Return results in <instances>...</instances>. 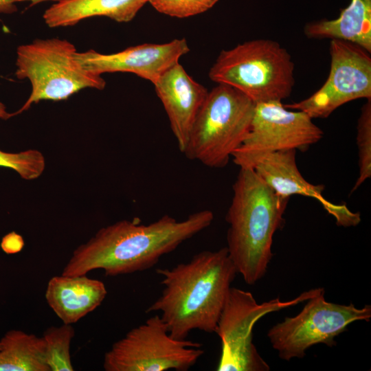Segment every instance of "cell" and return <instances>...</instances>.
Masks as SVG:
<instances>
[{
  "label": "cell",
  "mask_w": 371,
  "mask_h": 371,
  "mask_svg": "<svg viewBox=\"0 0 371 371\" xmlns=\"http://www.w3.org/2000/svg\"><path fill=\"white\" fill-rule=\"evenodd\" d=\"M213 220V212L203 210L181 221L168 214L149 224L136 219L119 221L100 229L78 246L61 274L82 276L102 269L105 276H116L148 269Z\"/></svg>",
  "instance_id": "6da1fadb"
},
{
  "label": "cell",
  "mask_w": 371,
  "mask_h": 371,
  "mask_svg": "<svg viewBox=\"0 0 371 371\" xmlns=\"http://www.w3.org/2000/svg\"><path fill=\"white\" fill-rule=\"evenodd\" d=\"M164 289L146 312H159L169 333L186 339L193 330L215 333L236 268L227 247L203 251L187 262L158 269Z\"/></svg>",
  "instance_id": "7a4b0ae2"
},
{
  "label": "cell",
  "mask_w": 371,
  "mask_h": 371,
  "mask_svg": "<svg viewBox=\"0 0 371 371\" xmlns=\"http://www.w3.org/2000/svg\"><path fill=\"white\" fill-rule=\"evenodd\" d=\"M289 198L277 194L251 168H240L226 214V247L237 272L250 285L266 273L275 232L284 225Z\"/></svg>",
  "instance_id": "3957f363"
},
{
  "label": "cell",
  "mask_w": 371,
  "mask_h": 371,
  "mask_svg": "<svg viewBox=\"0 0 371 371\" xmlns=\"http://www.w3.org/2000/svg\"><path fill=\"white\" fill-rule=\"evenodd\" d=\"M210 80L231 86L256 104L282 101L294 86V64L287 50L269 39L245 41L223 50L211 67Z\"/></svg>",
  "instance_id": "277c9868"
},
{
  "label": "cell",
  "mask_w": 371,
  "mask_h": 371,
  "mask_svg": "<svg viewBox=\"0 0 371 371\" xmlns=\"http://www.w3.org/2000/svg\"><path fill=\"white\" fill-rule=\"evenodd\" d=\"M255 106L235 88L217 84L208 91L182 153L207 167L226 166L249 131Z\"/></svg>",
  "instance_id": "5b68a950"
},
{
  "label": "cell",
  "mask_w": 371,
  "mask_h": 371,
  "mask_svg": "<svg viewBox=\"0 0 371 371\" xmlns=\"http://www.w3.org/2000/svg\"><path fill=\"white\" fill-rule=\"evenodd\" d=\"M76 52L71 43L58 38L36 39L19 46L15 75L19 80H29L32 92L14 115L41 100H65L85 88L103 89V78L84 69L75 58Z\"/></svg>",
  "instance_id": "8992f818"
},
{
  "label": "cell",
  "mask_w": 371,
  "mask_h": 371,
  "mask_svg": "<svg viewBox=\"0 0 371 371\" xmlns=\"http://www.w3.org/2000/svg\"><path fill=\"white\" fill-rule=\"evenodd\" d=\"M324 288L304 291L296 297L282 301L279 297L259 304L251 293L230 287L215 333L221 343L218 371H269L253 343V328L263 316L306 302Z\"/></svg>",
  "instance_id": "52a82bcc"
},
{
  "label": "cell",
  "mask_w": 371,
  "mask_h": 371,
  "mask_svg": "<svg viewBox=\"0 0 371 371\" xmlns=\"http://www.w3.org/2000/svg\"><path fill=\"white\" fill-rule=\"evenodd\" d=\"M201 344L171 337L160 315L148 318L104 354L106 371H186L203 355Z\"/></svg>",
  "instance_id": "ba28073f"
},
{
  "label": "cell",
  "mask_w": 371,
  "mask_h": 371,
  "mask_svg": "<svg viewBox=\"0 0 371 371\" xmlns=\"http://www.w3.org/2000/svg\"><path fill=\"white\" fill-rule=\"evenodd\" d=\"M324 293L323 289L307 300L297 315L285 317L268 330L267 337L281 359L303 358L306 351L317 344L335 346V338L350 324L370 319V305L357 308L352 303L344 305L328 302Z\"/></svg>",
  "instance_id": "9c48e42d"
},
{
  "label": "cell",
  "mask_w": 371,
  "mask_h": 371,
  "mask_svg": "<svg viewBox=\"0 0 371 371\" xmlns=\"http://www.w3.org/2000/svg\"><path fill=\"white\" fill-rule=\"evenodd\" d=\"M330 68L324 85L306 99L284 104L313 118H326L343 104L371 98L370 52L353 43L331 39Z\"/></svg>",
  "instance_id": "30bf717a"
},
{
  "label": "cell",
  "mask_w": 371,
  "mask_h": 371,
  "mask_svg": "<svg viewBox=\"0 0 371 371\" xmlns=\"http://www.w3.org/2000/svg\"><path fill=\"white\" fill-rule=\"evenodd\" d=\"M323 135L322 130L303 111L289 110L281 101L258 103L249 131L232 159L236 164L261 153L287 150L304 152Z\"/></svg>",
  "instance_id": "8fae6325"
},
{
  "label": "cell",
  "mask_w": 371,
  "mask_h": 371,
  "mask_svg": "<svg viewBox=\"0 0 371 371\" xmlns=\"http://www.w3.org/2000/svg\"><path fill=\"white\" fill-rule=\"evenodd\" d=\"M296 150H287L253 155L236 164L239 168H251L278 195L290 198L298 194L318 201L334 216L336 223L344 227L355 226L361 221L359 213L352 212L346 204H335L322 194L324 185L306 181L296 164Z\"/></svg>",
  "instance_id": "7c38bea8"
},
{
  "label": "cell",
  "mask_w": 371,
  "mask_h": 371,
  "mask_svg": "<svg viewBox=\"0 0 371 371\" xmlns=\"http://www.w3.org/2000/svg\"><path fill=\"white\" fill-rule=\"evenodd\" d=\"M189 51L186 40L180 38L162 44H141L109 54L92 49L77 52L75 58L84 69L97 75L129 72L154 84Z\"/></svg>",
  "instance_id": "4fadbf2b"
},
{
  "label": "cell",
  "mask_w": 371,
  "mask_h": 371,
  "mask_svg": "<svg viewBox=\"0 0 371 371\" xmlns=\"http://www.w3.org/2000/svg\"><path fill=\"white\" fill-rule=\"evenodd\" d=\"M153 85L182 153L209 91L190 76L179 63L166 70Z\"/></svg>",
  "instance_id": "5bb4252c"
},
{
  "label": "cell",
  "mask_w": 371,
  "mask_h": 371,
  "mask_svg": "<svg viewBox=\"0 0 371 371\" xmlns=\"http://www.w3.org/2000/svg\"><path fill=\"white\" fill-rule=\"evenodd\" d=\"M106 294L104 282L99 280L87 275L60 274L49 280L45 297L63 324H74L96 309Z\"/></svg>",
  "instance_id": "9a60e30c"
},
{
  "label": "cell",
  "mask_w": 371,
  "mask_h": 371,
  "mask_svg": "<svg viewBox=\"0 0 371 371\" xmlns=\"http://www.w3.org/2000/svg\"><path fill=\"white\" fill-rule=\"evenodd\" d=\"M148 0H58L47 8L43 19L50 27L71 26L93 16L117 22L131 21Z\"/></svg>",
  "instance_id": "2e32d148"
},
{
  "label": "cell",
  "mask_w": 371,
  "mask_h": 371,
  "mask_svg": "<svg viewBox=\"0 0 371 371\" xmlns=\"http://www.w3.org/2000/svg\"><path fill=\"white\" fill-rule=\"evenodd\" d=\"M304 32L308 38L344 40L371 52V0H351L338 18L309 23Z\"/></svg>",
  "instance_id": "e0dca14e"
},
{
  "label": "cell",
  "mask_w": 371,
  "mask_h": 371,
  "mask_svg": "<svg viewBox=\"0 0 371 371\" xmlns=\"http://www.w3.org/2000/svg\"><path fill=\"white\" fill-rule=\"evenodd\" d=\"M0 343V371H50L43 337L12 329Z\"/></svg>",
  "instance_id": "ac0fdd59"
},
{
  "label": "cell",
  "mask_w": 371,
  "mask_h": 371,
  "mask_svg": "<svg viewBox=\"0 0 371 371\" xmlns=\"http://www.w3.org/2000/svg\"><path fill=\"white\" fill-rule=\"evenodd\" d=\"M75 329L72 324H63L60 326H52L43 333L45 344L46 361L50 371H73L70 354Z\"/></svg>",
  "instance_id": "d6986e66"
},
{
  "label": "cell",
  "mask_w": 371,
  "mask_h": 371,
  "mask_svg": "<svg viewBox=\"0 0 371 371\" xmlns=\"http://www.w3.org/2000/svg\"><path fill=\"white\" fill-rule=\"evenodd\" d=\"M357 131L359 170L351 193L371 177V98L367 99L361 107Z\"/></svg>",
  "instance_id": "ffe728a7"
},
{
  "label": "cell",
  "mask_w": 371,
  "mask_h": 371,
  "mask_svg": "<svg viewBox=\"0 0 371 371\" xmlns=\"http://www.w3.org/2000/svg\"><path fill=\"white\" fill-rule=\"evenodd\" d=\"M0 166L14 170L23 179L34 180L43 174L45 160L42 153L35 149L19 153L0 150Z\"/></svg>",
  "instance_id": "44dd1931"
},
{
  "label": "cell",
  "mask_w": 371,
  "mask_h": 371,
  "mask_svg": "<svg viewBox=\"0 0 371 371\" xmlns=\"http://www.w3.org/2000/svg\"><path fill=\"white\" fill-rule=\"evenodd\" d=\"M218 0H148L159 12L172 17L186 18L203 13Z\"/></svg>",
  "instance_id": "7402d4cb"
},
{
  "label": "cell",
  "mask_w": 371,
  "mask_h": 371,
  "mask_svg": "<svg viewBox=\"0 0 371 371\" xmlns=\"http://www.w3.org/2000/svg\"><path fill=\"white\" fill-rule=\"evenodd\" d=\"M24 246L22 237L12 232L5 235L1 240V247L8 254H14L21 251Z\"/></svg>",
  "instance_id": "603a6c76"
},
{
  "label": "cell",
  "mask_w": 371,
  "mask_h": 371,
  "mask_svg": "<svg viewBox=\"0 0 371 371\" xmlns=\"http://www.w3.org/2000/svg\"><path fill=\"white\" fill-rule=\"evenodd\" d=\"M31 0H0V12L10 13L15 10L14 3Z\"/></svg>",
  "instance_id": "cb8c5ba5"
},
{
  "label": "cell",
  "mask_w": 371,
  "mask_h": 371,
  "mask_svg": "<svg viewBox=\"0 0 371 371\" xmlns=\"http://www.w3.org/2000/svg\"><path fill=\"white\" fill-rule=\"evenodd\" d=\"M12 116H13L12 113H8L5 105L0 102V119L8 120Z\"/></svg>",
  "instance_id": "d4e9b609"
},
{
  "label": "cell",
  "mask_w": 371,
  "mask_h": 371,
  "mask_svg": "<svg viewBox=\"0 0 371 371\" xmlns=\"http://www.w3.org/2000/svg\"><path fill=\"white\" fill-rule=\"evenodd\" d=\"M0 349H1V343H0Z\"/></svg>",
  "instance_id": "484cf974"
}]
</instances>
